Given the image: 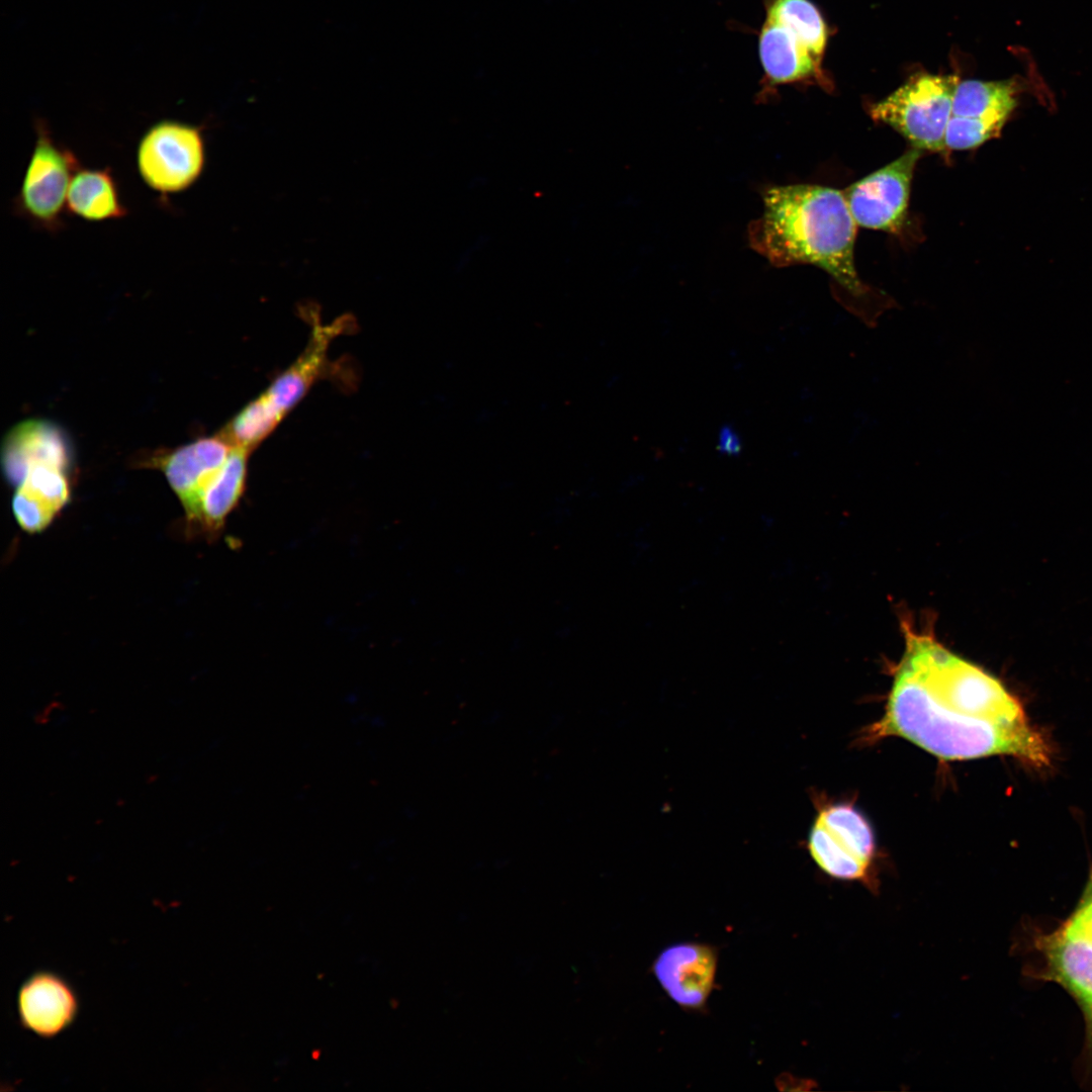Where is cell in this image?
Returning <instances> with one entry per match:
<instances>
[{"label":"cell","instance_id":"obj_1","mask_svg":"<svg viewBox=\"0 0 1092 1092\" xmlns=\"http://www.w3.org/2000/svg\"><path fill=\"white\" fill-rule=\"evenodd\" d=\"M902 626L904 652L871 737L904 738L942 760L1009 755L1050 765L1046 738L998 678L947 649L928 626L907 619Z\"/></svg>","mask_w":1092,"mask_h":1092},{"label":"cell","instance_id":"obj_2","mask_svg":"<svg viewBox=\"0 0 1092 1092\" xmlns=\"http://www.w3.org/2000/svg\"><path fill=\"white\" fill-rule=\"evenodd\" d=\"M856 226L840 190L775 186L763 192V212L751 222L748 241L774 266H817L852 296H862L868 288L853 258Z\"/></svg>","mask_w":1092,"mask_h":1092},{"label":"cell","instance_id":"obj_3","mask_svg":"<svg viewBox=\"0 0 1092 1092\" xmlns=\"http://www.w3.org/2000/svg\"><path fill=\"white\" fill-rule=\"evenodd\" d=\"M958 83L952 75H919L873 104L870 114L899 132L913 148L944 153Z\"/></svg>","mask_w":1092,"mask_h":1092},{"label":"cell","instance_id":"obj_4","mask_svg":"<svg viewBox=\"0 0 1092 1092\" xmlns=\"http://www.w3.org/2000/svg\"><path fill=\"white\" fill-rule=\"evenodd\" d=\"M34 128L36 140L14 209L33 225L56 233L64 226L68 189L81 166L71 150L54 140L43 120H35Z\"/></svg>","mask_w":1092,"mask_h":1092},{"label":"cell","instance_id":"obj_5","mask_svg":"<svg viewBox=\"0 0 1092 1092\" xmlns=\"http://www.w3.org/2000/svg\"><path fill=\"white\" fill-rule=\"evenodd\" d=\"M808 849L828 876L874 888L875 837L867 819L849 804L821 810L810 830Z\"/></svg>","mask_w":1092,"mask_h":1092},{"label":"cell","instance_id":"obj_6","mask_svg":"<svg viewBox=\"0 0 1092 1092\" xmlns=\"http://www.w3.org/2000/svg\"><path fill=\"white\" fill-rule=\"evenodd\" d=\"M139 173L153 190L164 195L190 187L205 164L202 127L161 120L142 136L136 152Z\"/></svg>","mask_w":1092,"mask_h":1092},{"label":"cell","instance_id":"obj_7","mask_svg":"<svg viewBox=\"0 0 1092 1092\" xmlns=\"http://www.w3.org/2000/svg\"><path fill=\"white\" fill-rule=\"evenodd\" d=\"M921 153L911 147L893 162L842 191L858 226L892 234L901 231L906 220L911 183Z\"/></svg>","mask_w":1092,"mask_h":1092},{"label":"cell","instance_id":"obj_8","mask_svg":"<svg viewBox=\"0 0 1092 1092\" xmlns=\"http://www.w3.org/2000/svg\"><path fill=\"white\" fill-rule=\"evenodd\" d=\"M16 1003L21 1026L47 1039L63 1033L79 1012L74 988L51 971H38L26 978L18 989Z\"/></svg>","mask_w":1092,"mask_h":1092},{"label":"cell","instance_id":"obj_9","mask_svg":"<svg viewBox=\"0 0 1092 1092\" xmlns=\"http://www.w3.org/2000/svg\"><path fill=\"white\" fill-rule=\"evenodd\" d=\"M234 448L219 433L201 438L151 460L179 497L188 525L196 516L201 491Z\"/></svg>","mask_w":1092,"mask_h":1092},{"label":"cell","instance_id":"obj_10","mask_svg":"<svg viewBox=\"0 0 1092 1092\" xmlns=\"http://www.w3.org/2000/svg\"><path fill=\"white\" fill-rule=\"evenodd\" d=\"M717 953L697 942H680L663 949L653 965L655 977L666 994L679 1006L701 1008L715 980Z\"/></svg>","mask_w":1092,"mask_h":1092},{"label":"cell","instance_id":"obj_11","mask_svg":"<svg viewBox=\"0 0 1092 1092\" xmlns=\"http://www.w3.org/2000/svg\"><path fill=\"white\" fill-rule=\"evenodd\" d=\"M310 315L312 330L304 351L261 393L282 419L324 374L328 365L330 343L352 325L349 316H341L334 323L323 325L317 314Z\"/></svg>","mask_w":1092,"mask_h":1092},{"label":"cell","instance_id":"obj_12","mask_svg":"<svg viewBox=\"0 0 1092 1092\" xmlns=\"http://www.w3.org/2000/svg\"><path fill=\"white\" fill-rule=\"evenodd\" d=\"M71 463L67 439L55 425L26 421L14 427L2 447V467L8 481L20 487L34 465L44 464L65 471Z\"/></svg>","mask_w":1092,"mask_h":1092},{"label":"cell","instance_id":"obj_13","mask_svg":"<svg viewBox=\"0 0 1092 1092\" xmlns=\"http://www.w3.org/2000/svg\"><path fill=\"white\" fill-rule=\"evenodd\" d=\"M1040 946L1049 977L1076 998L1092 1041V942L1063 927L1043 937Z\"/></svg>","mask_w":1092,"mask_h":1092},{"label":"cell","instance_id":"obj_14","mask_svg":"<svg viewBox=\"0 0 1092 1092\" xmlns=\"http://www.w3.org/2000/svg\"><path fill=\"white\" fill-rule=\"evenodd\" d=\"M251 453L248 448L234 446L224 463L203 487L196 516L189 528L208 538L217 537L244 494Z\"/></svg>","mask_w":1092,"mask_h":1092},{"label":"cell","instance_id":"obj_15","mask_svg":"<svg viewBox=\"0 0 1092 1092\" xmlns=\"http://www.w3.org/2000/svg\"><path fill=\"white\" fill-rule=\"evenodd\" d=\"M758 55L763 72L760 97L777 86L808 80L817 73V60L785 27L764 19L758 33Z\"/></svg>","mask_w":1092,"mask_h":1092},{"label":"cell","instance_id":"obj_16","mask_svg":"<svg viewBox=\"0 0 1092 1092\" xmlns=\"http://www.w3.org/2000/svg\"><path fill=\"white\" fill-rule=\"evenodd\" d=\"M67 211L89 221L120 218L127 213L110 170L81 167L68 189Z\"/></svg>","mask_w":1092,"mask_h":1092},{"label":"cell","instance_id":"obj_17","mask_svg":"<svg viewBox=\"0 0 1092 1092\" xmlns=\"http://www.w3.org/2000/svg\"><path fill=\"white\" fill-rule=\"evenodd\" d=\"M1012 81L965 80L954 91L951 116L1005 124L1017 105Z\"/></svg>","mask_w":1092,"mask_h":1092},{"label":"cell","instance_id":"obj_18","mask_svg":"<svg viewBox=\"0 0 1092 1092\" xmlns=\"http://www.w3.org/2000/svg\"><path fill=\"white\" fill-rule=\"evenodd\" d=\"M765 18L788 29L818 61L826 47L825 22L810 0H764Z\"/></svg>","mask_w":1092,"mask_h":1092},{"label":"cell","instance_id":"obj_19","mask_svg":"<svg viewBox=\"0 0 1092 1092\" xmlns=\"http://www.w3.org/2000/svg\"><path fill=\"white\" fill-rule=\"evenodd\" d=\"M282 420L260 394L235 416L219 434L234 446L253 451Z\"/></svg>","mask_w":1092,"mask_h":1092},{"label":"cell","instance_id":"obj_20","mask_svg":"<svg viewBox=\"0 0 1092 1092\" xmlns=\"http://www.w3.org/2000/svg\"><path fill=\"white\" fill-rule=\"evenodd\" d=\"M39 498L57 512L70 499V483L66 471L50 465H34L23 484L18 487Z\"/></svg>","mask_w":1092,"mask_h":1092},{"label":"cell","instance_id":"obj_21","mask_svg":"<svg viewBox=\"0 0 1092 1092\" xmlns=\"http://www.w3.org/2000/svg\"><path fill=\"white\" fill-rule=\"evenodd\" d=\"M1004 125L974 118L951 116L945 133L946 150H972L998 136Z\"/></svg>","mask_w":1092,"mask_h":1092},{"label":"cell","instance_id":"obj_22","mask_svg":"<svg viewBox=\"0 0 1092 1092\" xmlns=\"http://www.w3.org/2000/svg\"><path fill=\"white\" fill-rule=\"evenodd\" d=\"M12 511L18 525L28 533L46 529L58 512L22 488L12 498Z\"/></svg>","mask_w":1092,"mask_h":1092},{"label":"cell","instance_id":"obj_23","mask_svg":"<svg viewBox=\"0 0 1092 1092\" xmlns=\"http://www.w3.org/2000/svg\"><path fill=\"white\" fill-rule=\"evenodd\" d=\"M1063 927L1092 942V876L1081 903Z\"/></svg>","mask_w":1092,"mask_h":1092},{"label":"cell","instance_id":"obj_24","mask_svg":"<svg viewBox=\"0 0 1092 1092\" xmlns=\"http://www.w3.org/2000/svg\"><path fill=\"white\" fill-rule=\"evenodd\" d=\"M721 437L723 439L721 441V447L728 446V449H727L728 452H736V451H738V449H737V447L739 446L738 442L737 441H732L731 442V440L735 439L734 434H732L730 431H724L721 434Z\"/></svg>","mask_w":1092,"mask_h":1092}]
</instances>
